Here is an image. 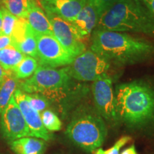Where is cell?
<instances>
[{"label": "cell", "instance_id": "cell-1", "mask_svg": "<svg viewBox=\"0 0 154 154\" xmlns=\"http://www.w3.org/2000/svg\"><path fill=\"white\" fill-rule=\"evenodd\" d=\"M91 50L109 62L128 65L148 60L154 56V44L125 32L95 29Z\"/></svg>", "mask_w": 154, "mask_h": 154}, {"label": "cell", "instance_id": "cell-2", "mask_svg": "<svg viewBox=\"0 0 154 154\" xmlns=\"http://www.w3.org/2000/svg\"><path fill=\"white\" fill-rule=\"evenodd\" d=\"M120 121L131 128L154 124V85L145 80L119 84L115 90Z\"/></svg>", "mask_w": 154, "mask_h": 154}, {"label": "cell", "instance_id": "cell-3", "mask_svg": "<svg viewBox=\"0 0 154 154\" xmlns=\"http://www.w3.org/2000/svg\"><path fill=\"white\" fill-rule=\"evenodd\" d=\"M95 29L154 36V17L140 0H119L101 15Z\"/></svg>", "mask_w": 154, "mask_h": 154}, {"label": "cell", "instance_id": "cell-4", "mask_svg": "<svg viewBox=\"0 0 154 154\" xmlns=\"http://www.w3.org/2000/svg\"><path fill=\"white\" fill-rule=\"evenodd\" d=\"M107 128L97 111L81 107L73 115L66 129V135L72 143L87 152H94L104 143Z\"/></svg>", "mask_w": 154, "mask_h": 154}, {"label": "cell", "instance_id": "cell-5", "mask_svg": "<svg viewBox=\"0 0 154 154\" xmlns=\"http://www.w3.org/2000/svg\"><path fill=\"white\" fill-rule=\"evenodd\" d=\"M72 80L65 67L56 69L38 65L32 76L19 82V88L26 94H40L49 100H59L66 95Z\"/></svg>", "mask_w": 154, "mask_h": 154}, {"label": "cell", "instance_id": "cell-6", "mask_svg": "<svg viewBox=\"0 0 154 154\" xmlns=\"http://www.w3.org/2000/svg\"><path fill=\"white\" fill-rule=\"evenodd\" d=\"M110 66L111 63L106 58L90 49L77 56L70 65L64 67L73 79L94 82L107 73Z\"/></svg>", "mask_w": 154, "mask_h": 154}, {"label": "cell", "instance_id": "cell-7", "mask_svg": "<svg viewBox=\"0 0 154 154\" xmlns=\"http://www.w3.org/2000/svg\"><path fill=\"white\" fill-rule=\"evenodd\" d=\"M92 94L96 110L102 118L112 124H117L121 121L113 81L107 73L102 74L93 82Z\"/></svg>", "mask_w": 154, "mask_h": 154}, {"label": "cell", "instance_id": "cell-8", "mask_svg": "<svg viewBox=\"0 0 154 154\" xmlns=\"http://www.w3.org/2000/svg\"><path fill=\"white\" fill-rule=\"evenodd\" d=\"M37 60L38 65L58 68L67 66L75 58L63 49L52 35L37 34Z\"/></svg>", "mask_w": 154, "mask_h": 154}, {"label": "cell", "instance_id": "cell-9", "mask_svg": "<svg viewBox=\"0 0 154 154\" xmlns=\"http://www.w3.org/2000/svg\"><path fill=\"white\" fill-rule=\"evenodd\" d=\"M0 134L8 143L20 138L32 137L14 96L1 113Z\"/></svg>", "mask_w": 154, "mask_h": 154}, {"label": "cell", "instance_id": "cell-10", "mask_svg": "<svg viewBox=\"0 0 154 154\" xmlns=\"http://www.w3.org/2000/svg\"><path fill=\"white\" fill-rule=\"evenodd\" d=\"M46 14L51 24L54 36L69 54L76 58L86 51L85 45L77 36L70 22L51 13L46 12Z\"/></svg>", "mask_w": 154, "mask_h": 154}, {"label": "cell", "instance_id": "cell-11", "mask_svg": "<svg viewBox=\"0 0 154 154\" xmlns=\"http://www.w3.org/2000/svg\"><path fill=\"white\" fill-rule=\"evenodd\" d=\"M14 97L22 111L32 137L40 138L46 141L51 139V135L42 124L41 115L29 105L24 92L18 88L14 92Z\"/></svg>", "mask_w": 154, "mask_h": 154}, {"label": "cell", "instance_id": "cell-12", "mask_svg": "<svg viewBox=\"0 0 154 154\" xmlns=\"http://www.w3.org/2000/svg\"><path fill=\"white\" fill-rule=\"evenodd\" d=\"M88 0H40L42 8L67 22L74 20Z\"/></svg>", "mask_w": 154, "mask_h": 154}, {"label": "cell", "instance_id": "cell-13", "mask_svg": "<svg viewBox=\"0 0 154 154\" xmlns=\"http://www.w3.org/2000/svg\"><path fill=\"white\" fill-rule=\"evenodd\" d=\"M99 17L95 7L90 0L83 7L73 22H70L74 27L77 36L81 40L84 39L92 34L99 22Z\"/></svg>", "mask_w": 154, "mask_h": 154}, {"label": "cell", "instance_id": "cell-14", "mask_svg": "<svg viewBox=\"0 0 154 154\" xmlns=\"http://www.w3.org/2000/svg\"><path fill=\"white\" fill-rule=\"evenodd\" d=\"M26 20L36 34L54 36L51 24L47 14L36 1L31 5L29 9Z\"/></svg>", "mask_w": 154, "mask_h": 154}, {"label": "cell", "instance_id": "cell-15", "mask_svg": "<svg viewBox=\"0 0 154 154\" xmlns=\"http://www.w3.org/2000/svg\"><path fill=\"white\" fill-rule=\"evenodd\" d=\"M9 144L16 154H40L45 147L44 140L32 137L18 138L9 142Z\"/></svg>", "mask_w": 154, "mask_h": 154}, {"label": "cell", "instance_id": "cell-16", "mask_svg": "<svg viewBox=\"0 0 154 154\" xmlns=\"http://www.w3.org/2000/svg\"><path fill=\"white\" fill-rule=\"evenodd\" d=\"M19 80L12 72H9L5 79L0 84V114L8 104L9 100L17 88H19Z\"/></svg>", "mask_w": 154, "mask_h": 154}, {"label": "cell", "instance_id": "cell-17", "mask_svg": "<svg viewBox=\"0 0 154 154\" xmlns=\"http://www.w3.org/2000/svg\"><path fill=\"white\" fill-rule=\"evenodd\" d=\"M15 49L25 56L37 59V39L36 33L32 29L29 24L26 34L20 41L12 45Z\"/></svg>", "mask_w": 154, "mask_h": 154}, {"label": "cell", "instance_id": "cell-18", "mask_svg": "<svg viewBox=\"0 0 154 154\" xmlns=\"http://www.w3.org/2000/svg\"><path fill=\"white\" fill-rule=\"evenodd\" d=\"M25 57L12 46L0 49V63L7 72H12Z\"/></svg>", "mask_w": 154, "mask_h": 154}, {"label": "cell", "instance_id": "cell-19", "mask_svg": "<svg viewBox=\"0 0 154 154\" xmlns=\"http://www.w3.org/2000/svg\"><path fill=\"white\" fill-rule=\"evenodd\" d=\"M36 0H3L2 7H5L17 18L26 19L31 5Z\"/></svg>", "mask_w": 154, "mask_h": 154}, {"label": "cell", "instance_id": "cell-20", "mask_svg": "<svg viewBox=\"0 0 154 154\" xmlns=\"http://www.w3.org/2000/svg\"><path fill=\"white\" fill-rule=\"evenodd\" d=\"M38 66V62L36 58L26 56L14 69L12 73L18 80L26 79L34 74Z\"/></svg>", "mask_w": 154, "mask_h": 154}, {"label": "cell", "instance_id": "cell-21", "mask_svg": "<svg viewBox=\"0 0 154 154\" xmlns=\"http://www.w3.org/2000/svg\"><path fill=\"white\" fill-rule=\"evenodd\" d=\"M42 124L49 131H58L61 129L62 123L57 115L52 111L46 109L41 113Z\"/></svg>", "mask_w": 154, "mask_h": 154}, {"label": "cell", "instance_id": "cell-22", "mask_svg": "<svg viewBox=\"0 0 154 154\" xmlns=\"http://www.w3.org/2000/svg\"><path fill=\"white\" fill-rule=\"evenodd\" d=\"M25 96L31 106L40 114L49 106V100L42 94L25 93Z\"/></svg>", "mask_w": 154, "mask_h": 154}, {"label": "cell", "instance_id": "cell-23", "mask_svg": "<svg viewBox=\"0 0 154 154\" xmlns=\"http://www.w3.org/2000/svg\"><path fill=\"white\" fill-rule=\"evenodd\" d=\"M1 9L2 11L3 17L2 27V31L0 32V35L10 36L18 18L11 14L10 12H9L5 7H1Z\"/></svg>", "mask_w": 154, "mask_h": 154}, {"label": "cell", "instance_id": "cell-24", "mask_svg": "<svg viewBox=\"0 0 154 154\" xmlns=\"http://www.w3.org/2000/svg\"><path fill=\"white\" fill-rule=\"evenodd\" d=\"M131 140V138L130 136H123L120 139H119L114 143V145L111 146L110 149L107 150H103L102 149H97L94 151V154H120V150L123 146H124L126 143Z\"/></svg>", "mask_w": 154, "mask_h": 154}, {"label": "cell", "instance_id": "cell-25", "mask_svg": "<svg viewBox=\"0 0 154 154\" xmlns=\"http://www.w3.org/2000/svg\"><path fill=\"white\" fill-rule=\"evenodd\" d=\"M119 0H90L92 5L95 7L99 18L107 9L112 7Z\"/></svg>", "mask_w": 154, "mask_h": 154}, {"label": "cell", "instance_id": "cell-26", "mask_svg": "<svg viewBox=\"0 0 154 154\" xmlns=\"http://www.w3.org/2000/svg\"><path fill=\"white\" fill-rule=\"evenodd\" d=\"M11 46V39L10 36L0 35V49H5Z\"/></svg>", "mask_w": 154, "mask_h": 154}, {"label": "cell", "instance_id": "cell-27", "mask_svg": "<svg viewBox=\"0 0 154 154\" xmlns=\"http://www.w3.org/2000/svg\"><path fill=\"white\" fill-rule=\"evenodd\" d=\"M154 17V0H140Z\"/></svg>", "mask_w": 154, "mask_h": 154}, {"label": "cell", "instance_id": "cell-28", "mask_svg": "<svg viewBox=\"0 0 154 154\" xmlns=\"http://www.w3.org/2000/svg\"><path fill=\"white\" fill-rule=\"evenodd\" d=\"M120 154H138L137 152H136V147H135L134 145H131L129 147H128L127 149L124 150Z\"/></svg>", "mask_w": 154, "mask_h": 154}, {"label": "cell", "instance_id": "cell-29", "mask_svg": "<svg viewBox=\"0 0 154 154\" xmlns=\"http://www.w3.org/2000/svg\"><path fill=\"white\" fill-rule=\"evenodd\" d=\"M9 72H7L5 71L2 66L1 63H0V84L2 82V81L5 79V78L7 76V74H8Z\"/></svg>", "mask_w": 154, "mask_h": 154}, {"label": "cell", "instance_id": "cell-30", "mask_svg": "<svg viewBox=\"0 0 154 154\" xmlns=\"http://www.w3.org/2000/svg\"><path fill=\"white\" fill-rule=\"evenodd\" d=\"M2 9L0 8V32L2 31Z\"/></svg>", "mask_w": 154, "mask_h": 154}, {"label": "cell", "instance_id": "cell-31", "mask_svg": "<svg viewBox=\"0 0 154 154\" xmlns=\"http://www.w3.org/2000/svg\"><path fill=\"white\" fill-rule=\"evenodd\" d=\"M2 1H3V0H0V2H2Z\"/></svg>", "mask_w": 154, "mask_h": 154}]
</instances>
